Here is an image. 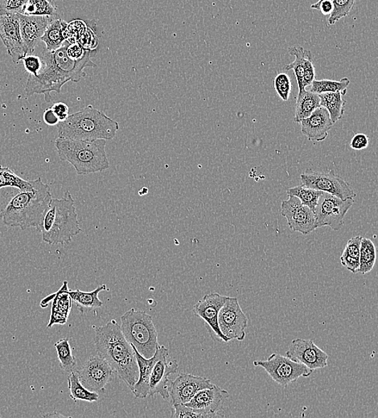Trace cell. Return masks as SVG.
Here are the masks:
<instances>
[{"mask_svg":"<svg viewBox=\"0 0 378 418\" xmlns=\"http://www.w3.org/2000/svg\"><path fill=\"white\" fill-rule=\"evenodd\" d=\"M67 46H62L54 52L46 49L41 53V70L36 76L29 75L26 87L27 95H44L49 103L51 92L60 93L67 83H79L85 76L86 67H96L91 58L95 57L97 49L88 50L83 59L75 61L68 56Z\"/></svg>","mask_w":378,"mask_h":418,"instance_id":"obj_1","label":"cell"},{"mask_svg":"<svg viewBox=\"0 0 378 418\" xmlns=\"http://www.w3.org/2000/svg\"><path fill=\"white\" fill-rule=\"evenodd\" d=\"M33 184V190L14 187L0 189V217L5 226L22 230L39 226L53 198L51 187L41 177Z\"/></svg>","mask_w":378,"mask_h":418,"instance_id":"obj_2","label":"cell"},{"mask_svg":"<svg viewBox=\"0 0 378 418\" xmlns=\"http://www.w3.org/2000/svg\"><path fill=\"white\" fill-rule=\"evenodd\" d=\"M94 329L98 355L108 362L132 391L140 377L139 366L132 345L124 337L120 324L112 320L106 325L94 326Z\"/></svg>","mask_w":378,"mask_h":418,"instance_id":"obj_3","label":"cell"},{"mask_svg":"<svg viewBox=\"0 0 378 418\" xmlns=\"http://www.w3.org/2000/svg\"><path fill=\"white\" fill-rule=\"evenodd\" d=\"M36 230L48 245H68L82 232L75 202L69 190L60 199H52Z\"/></svg>","mask_w":378,"mask_h":418,"instance_id":"obj_4","label":"cell"},{"mask_svg":"<svg viewBox=\"0 0 378 418\" xmlns=\"http://www.w3.org/2000/svg\"><path fill=\"white\" fill-rule=\"evenodd\" d=\"M119 130V122L90 105L58 124L60 138L86 142L113 140Z\"/></svg>","mask_w":378,"mask_h":418,"instance_id":"obj_5","label":"cell"},{"mask_svg":"<svg viewBox=\"0 0 378 418\" xmlns=\"http://www.w3.org/2000/svg\"><path fill=\"white\" fill-rule=\"evenodd\" d=\"M106 145L105 140L86 142L58 137L55 140L60 160L70 163L79 176L108 169Z\"/></svg>","mask_w":378,"mask_h":418,"instance_id":"obj_6","label":"cell"},{"mask_svg":"<svg viewBox=\"0 0 378 418\" xmlns=\"http://www.w3.org/2000/svg\"><path fill=\"white\" fill-rule=\"evenodd\" d=\"M121 330L126 340L145 358H151L160 345L152 317L145 311L129 310L121 317Z\"/></svg>","mask_w":378,"mask_h":418,"instance_id":"obj_7","label":"cell"},{"mask_svg":"<svg viewBox=\"0 0 378 418\" xmlns=\"http://www.w3.org/2000/svg\"><path fill=\"white\" fill-rule=\"evenodd\" d=\"M253 365L261 367L274 382L287 387L300 377H309L313 370L288 357L273 353L266 360L253 361Z\"/></svg>","mask_w":378,"mask_h":418,"instance_id":"obj_8","label":"cell"},{"mask_svg":"<svg viewBox=\"0 0 378 418\" xmlns=\"http://www.w3.org/2000/svg\"><path fill=\"white\" fill-rule=\"evenodd\" d=\"M353 199H340L323 192L319 199L314 214L317 229L328 226L338 231L344 226L345 216L351 209Z\"/></svg>","mask_w":378,"mask_h":418,"instance_id":"obj_9","label":"cell"},{"mask_svg":"<svg viewBox=\"0 0 378 418\" xmlns=\"http://www.w3.org/2000/svg\"><path fill=\"white\" fill-rule=\"evenodd\" d=\"M300 179L308 188L330 193L340 199H353L357 196L350 184L332 171L303 172Z\"/></svg>","mask_w":378,"mask_h":418,"instance_id":"obj_10","label":"cell"},{"mask_svg":"<svg viewBox=\"0 0 378 418\" xmlns=\"http://www.w3.org/2000/svg\"><path fill=\"white\" fill-rule=\"evenodd\" d=\"M228 297L219 293H211L204 296L194 307V314L200 317L214 340L228 343L226 337L223 335L219 327V315Z\"/></svg>","mask_w":378,"mask_h":418,"instance_id":"obj_11","label":"cell"},{"mask_svg":"<svg viewBox=\"0 0 378 418\" xmlns=\"http://www.w3.org/2000/svg\"><path fill=\"white\" fill-rule=\"evenodd\" d=\"M219 323L221 333L229 341L245 340L248 318L241 310L237 298L228 297L219 312Z\"/></svg>","mask_w":378,"mask_h":418,"instance_id":"obj_12","label":"cell"},{"mask_svg":"<svg viewBox=\"0 0 378 418\" xmlns=\"http://www.w3.org/2000/svg\"><path fill=\"white\" fill-rule=\"evenodd\" d=\"M80 382L90 391L104 392L106 386L112 380L115 373L108 362L99 357L93 355L85 361L82 369L77 370Z\"/></svg>","mask_w":378,"mask_h":418,"instance_id":"obj_13","label":"cell"},{"mask_svg":"<svg viewBox=\"0 0 378 418\" xmlns=\"http://www.w3.org/2000/svg\"><path fill=\"white\" fill-rule=\"evenodd\" d=\"M0 39L14 63L18 64L28 55L22 39L18 14L0 12Z\"/></svg>","mask_w":378,"mask_h":418,"instance_id":"obj_14","label":"cell"},{"mask_svg":"<svg viewBox=\"0 0 378 418\" xmlns=\"http://www.w3.org/2000/svg\"><path fill=\"white\" fill-rule=\"evenodd\" d=\"M281 204V215L286 218L291 231L308 235L317 229L314 211L303 204L299 198L288 196Z\"/></svg>","mask_w":378,"mask_h":418,"instance_id":"obj_15","label":"cell"},{"mask_svg":"<svg viewBox=\"0 0 378 418\" xmlns=\"http://www.w3.org/2000/svg\"><path fill=\"white\" fill-rule=\"evenodd\" d=\"M286 357L313 371L327 366V354L312 340L296 339L288 346Z\"/></svg>","mask_w":378,"mask_h":418,"instance_id":"obj_16","label":"cell"},{"mask_svg":"<svg viewBox=\"0 0 378 418\" xmlns=\"http://www.w3.org/2000/svg\"><path fill=\"white\" fill-rule=\"evenodd\" d=\"M211 380L206 377L182 373L169 386V398L172 405L189 403L198 392L214 386Z\"/></svg>","mask_w":378,"mask_h":418,"instance_id":"obj_17","label":"cell"},{"mask_svg":"<svg viewBox=\"0 0 378 418\" xmlns=\"http://www.w3.org/2000/svg\"><path fill=\"white\" fill-rule=\"evenodd\" d=\"M229 396L228 391L214 385L211 388L198 392L189 403L184 404L201 413L211 414L215 418L224 417L225 415L219 414V412L222 409Z\"/></svg>","mask_w":378,"mask_h":418,"instance_id":"obj_18","label":"cell"},{"mask_svg":"<svg viewBox=\"0 0 378 418\" xmlns=\"http://www.w3.org/2000/svg\"><path fill=\"white\" fill-rule=\"evenodd\" d=\"M169 355H164L154 365L149 385V396L159 395L164 400L169 399V377L178 371L176 360H169Z\"/></svg>","mask_w":378,"mask_h":418,"instance_id":"obj_19","label":"cell"},{"mask_svg":"<svg viewBox=\"0 0 378 418\" xmlns=\"http://www.w3.org/2000/svg\"><path fill=\"white\" fill-rule=\"evenodd\" d=\"M18 15L24 46H26L27 54L32 55L35 51L37 43L41 41L48 24L54 19L58 18Z\"/></svg>","mask_w":378,"mask_h":418,"instance_id":"obj_20","label":"cell"},{"mask_svg":"<svg viewBox=\"0 0 378 418\" xmlns=\"http://www.w3.org/2000/svg\"><path fill=\"white\" fill-rule=\"evenodd\" d=\"M139 366L140 377L134 386L133 395L136 398L145 399L149 396L150 379L154 365L164 355H169V350L164 345H159L156 353L151 358H145L132 346Z\"/></svg>","mask_w":378,"mask_h":418,"instance_id":"obj_21","label":"cell"},{"mask_svg":"<svg viewBox=\"0 0 378 418\" xmlns=\"http://www.w3.org/2000/svg\"><path fill=\"white\" fill-rule=\"evenodd\" d=\"M300 124L302 133L313 142L325 140L333 127L330 112L322 107L315 110L311 116L302 120Z\"/></svg>","mask_w":378,"mask_h":418,"instance_id":"obj_22","label":"cell"},{"mask_svg":"<svg viewBox=\"0 0 378 418\" xmlns=\"http://www.w3.org/2000/svg\"><path fill=\"white\" fill-rule=\"evenodd\" d=\"M60 291L53 297L51 318L49 320L48 328H51L54 324H65L69 317L72 299L69 294L68 283L64 282Z\"/></svg>","mask_w":378,"mask_h":418,"instance_id":"obj_23","label":"cell"},{"mask_svg":"<svg viewBox=\"0 0 378 418\" xmlns=\"http://www.w3.org/2000/svg\"><path fill=\"white\" fill-rule=\"evenodd\" d=\"M67 27L68 23L61 20V18L54 19L48 24L41 38V41L46 43L48 51L54 52L63 46L65 41H66L65 30Z\"/></svg>","mask_w":378,"mask_h":418,"instance_id":"obj_24","label":"cell"},{"mask_svg":"<svg viewBox=\"0 0 378 418\" xmlns=\"http://www.w3.org/2000/svg\"><path fill=\"white\" fill-rule=\"evenodd\" d=\"M320 107V98L317 93L306 90L299 92L296 101L295 122L300 123L311 116L313 112Z\"/></svg>","mask_w":378,"mask_h":418,"instance_id":"obj_25","label":"cell"},{"mask_svg":"<svg viewBox=\"0 0 378 418\" xmlns=\"http://www.w3.org/2000/svg\"><path fill=\"white\" fill-rule=\"evenodd\" d=\"M107 290V285H102L90 292L69 290V294L72 301L78 305L80 310L83 311L85 309L91 310L103 307V302L99 299L98 295L101 291Z\"/></svg>","mask_w":378,"mask_h":418,"instance_id":"obj_26","label":"cell"},{"mask_svg":"<svg viewBox=\"0 0 378 418\" xmlns=\"http://www.w3.org/2000/svg\"><path fill=\"white\" fill-rule=\"evenodd\" d=\"M346 93H320V107L325 108L330 112L332 123H336L342 120L345 115L346 101L343 96Z\"/></svg>","mask_w":378,"mask_h":418,"instance_id":"obj_27","label":"cell"},{"mask_svg":"<svg viewBox=\"0 0 378 418\" xmlns=\"http://www.w3.org/2000/svg\"><path fill=\"white\" fill-rule=\"evenodd\" d=\"M362 236H353L350 239L345 246V251L340 256V263L353 273H358L359 266H360V254L361 245L362 241Z\"/></svg>","mask_w":378,"mask_h":418,"instance_id":"obj_28","label":"cell"},{"mask_svg":"<svg viewBox=\"0 0 378 418\" xmlns=\"http://www.w3.org/2000/svg\"><path fill=\"white\" fill-rule=\"evenodd\" d=\"M68 385H69L70 397L73 400L88 402L98 401L99 395L98 392L85 388L83 383L80 382L77 370L70 373L69 377H68Z\"/></svg>","mask_w":378,"mask_h":418,"instance_id":"obj_29","label":"cell"},{"mask_svg":"<svg viewBox=\"0 0 378 418\" xmlns=\"http://www.w3.org/2000/svg\"><path fill=\"white\" fill-rule=\"evenodd\" d=\"M23 15L60 18L58 9L52 0H28Z\"/></svg>","mask_w":378,"mask_h":418,"instance_id":"obj_30","label":"cell"},{"mask_svg":"<svg viewBox=\"0 0 378 418\" xmlns=\"http://www.w3.org/2000/svg\"><path fill=\"white\" fill-rule=\"evenodd\" d=\"M288 52L295 59L293 63L285 66L283 70H294L299 92L303 91L305 90L303 86V80L305 73L306 50L301 46H293L288 48Z\"/></svg>","mask_w":378,"mask_h":418,"instance_id":"obj_31","label":"cell"},{"mask_svg":"<svg viewBox=\"0 0 378 418\" xmlns=\"http://www.w3.org/2000/svg\"><path fill=\"white\" fill-rule=\"evenodd\" d=\"M54 347L57 351L61 370L67 373L76 371L78 363L75 357L73 355L70 340L68 338L61 339L56 343Z\"/></svg>","mask_w":378,"mask_h":418,"instance_id":"obj_32","label":"cell"},{"mask_svg":"<svg viewBox=\"0 0 378 418\" xmlns=\"http://www.w3.org/2000/svg\"><path fill=\"white\" fill-rule=\"evenodd\" d=\"M14 187L21 190H33V180L28 181L17 176L9 167L0 165V189Z\"/></svg>","mask_w":378,"mask_h":418,"instance_id":"obj_33","label":"cell"},{"mask_svg":"<svg viewBox=\"0 0 378 418\" xmlns=\"http://www.w3.org/2000/svg\"><path fill=\"white\" fill-rule=\"evenodd\" d=\"M377 260L374 243L368 239H362L360 254V266L358 273L367 274L374 269Z\"/></svg>","mask_w":378,"mask_h":418,"instance_id":"obj_34","label":"cell"},{"mask_svg":"<svg viewBox=\"0 0 378 418\" xmlns=\"http://www.w3.org/2000/svg\"><path fill=\"white\" fill-rule=\"evenodd\" d=\"M323 192L308 188L305 185L302 184L289 189L288 190V195L299 198L303 204L308 206V208L315 211L319 199L323 194Z\"/></svg>","mask_w":378,"mask_h":418,"instance_id":"obj_35","label":"cell"},{"mask_svg":"<svg viewBox=\"0 0 378 418\" xmlns=\"http://www.w3.org/2000/svg\"><path fill=\"white\" fill-rule=\"evenodd\" d=\"M350 84V80L348 78H343L340 80H332L327 79L314 80L313 84L311 85V89H310V91L317 93V95L328 92L347 93V88H348Z\"/></svg>","mask_w":378,"mask_h":418,"instance_id":"obj_36","label":"cell"},{"mask_svg":"<svg viewBox=\"0 0 378 418\" xmlns=\"http://www.w3.org/2000/svg\"><path fill=\"white\" fill-rule=\"evenodd\" d=\"M355 3L356 0H333V10L328 17V25L332 26L342 18L349 16Z\"/></svg>","mask_w":378,"mask_h":418,"instance_id":"obj_37","label":"cell"},{"mask_svg":"<svg viewBox=\"0 0 378 418\" xmlns=\"http://www.w3.org/2000/svg\"><path fill=\"white\" fill-rule=\"evenodd\" d=\"M274 86L278 95L283 101H288L291 90H293V84H291L289 75L283 72L278 73L274 80Z\"/></svg>","mask_w":378,"mask_h":418,"instance_id":"obj_38","label":"cell"},{"mask_svg":"<svg viewBox=\"0 0 378 418\" xmlns=\"http://www.w3.org/2000/svg\"><path fill=\"white\" fill-rule=\"evenodd\" d=\"M171 417L173 418H215L211 414L201 413L186 404L172 405Z\"/></svg>","mask_w":378,"mask_h":418,"instance_id":"obj_39","label":"cell"},{"mask_svg":"<svg viewBox=\"0 0 378 418\" xmlns=\"http://www.w3.org/2000/svg\"><path fill=\"white\" fill-rule=\"evenodd\" d=\"M28 0H0V12L22 14Z\"/></svg>","mask_w":378,"mask_h":418,"instance_id":"obj_40","label":"cell"},{"mask_svg":"<svg viewBox=\"0 0 378 418\" xmlns=\"http://www.w3.org/2000/svg\"><path fill=\"white\" fill-rule=\"evenodd\" d=\"M315 78V71L313 65V55L310 50H306L305 73L303 80V88L306 89V87L311 85Z\"/></svg>","mask_w":378,"mask_h":418,"instance_id":"obj_41","label":"cell"},{"mask_svg":"<svg viewBox=\"0 0 378 418\" xmlns=\"http://www.w3.org/2000/svg\"><path fill=\"white\" fill-rule=\"evenodd\" d=\"M80 46H83L88 50H95L98 45V39L95 33V31L88 25L84 34L80 37L78 41Z\"/></svg>","mask_w":378,"mask_h":418,"instance_id":"obj_42","label":"cell"},{"mask_svg":"<svg viewBox=\"0 0 378 418\" xmlns=\"http://www.w3.org/2000/svg\"><path fill=\"white\" fill-rule=\"evenodd\" d=\"M24 68L29 73V75H36L41 70L42 61L40 56L27 55L23 60Z\"/></svg>","mask_w":378,"mask_h":418,"instance_id":"obj_43","label":"cell"},{"mask_svg":"<svg viewBox=\"0 0 378 418\" xmlns=\"http://www.w3.org/2000/svg\"><path fill=\"white\" fill-rule=\"evenodd\" d=\"M86 52H88V49L80 46L78 42L70 43L67 46V54L73 60L80 61L83 59Z\"/></svg>","mask_w":378,"mask_h":418,"instance_id":"obj_44","label":"cell"},{"mask_svg":"<svg viewBox=\"0 0 378 418\" xmlns=\"http://www.w3.org/2000/svg\"><path fill=\"white\" fill-rule=\"evenodd\" d=\"M369 145V138L367 135L359 133L353 136L350 142V147L356 151L367 149Z\"/></svg>","mask_w":378,"mask_h":418,"instance_id":"obj_45","label":"cell"},{"mask_svg":"<svg viewBox=\"0 0 378 418\" xmlns=\"http://www.w3.org/2000/svg\"><path fill=\"white\" fill-rule=\"evenodd\" d=\"M51 108L58 116L60 122H64L70 116V108L65 103H54Z\"/></svg>","mask_w":378,"mask_h":418,"instance_id":"obj_46","label":"cell"},{"mask_svg":"<svg viewBox=\"0 0 378 418\" xmlns=\"http://www.w3.org/2000/svg\"><path fill=\"white\" fill-rule=\"evenodd\" d=\"M43 120H44V122L48 126H56V125H58L60 122L58 116L56 115L51 108H48L44 112Z\"/></svg>","mask_w":378,"mask_h":418,"instance_id":"obj_47","label":"cell"},{"mask_svg":"<svg viewBox=\"0 0 378 418\" xmlns=\"http://www.w3.org/2000/svg\"><path fill=\"white\" fill-rule=\"evenodd\" d=\"M147 192L148 189L147 188H142V190L140 191L139 194L140 196H144L147 194Z\"/></svg>","mask_w":378,"mask_h":418,"instance_id":"obj_48","label":"cell"},{"mask_svg":"<svg viewBox=\"0 0 378 418\" xmlns=\"http://www.w3.org/2000/svg\"><path fill=\"white\" fill-rule=\"evenodd\" d=\"M43 417H64V416L63 415H61V414H56V415H54L53 414H46V415H44Z\"/></svg>","mask_w":378,"mask_h":418,"instance_id":"obj_49","label":"cell"},{"mask_svg":"<svg viewBox=\"0 0 378 418\" xmlns=\"http://www.w3.org/2000/svg\"><path fill=\"white\" fill-rule=\"evenodd\" d=\"M325 1L333 2V0H319V1L317 3L320 4V3L325 2Z\"/></svg>","mask_w":378,"mask_h":418,"instance_id":"obj_50","label":"cell"}]
</instances>
